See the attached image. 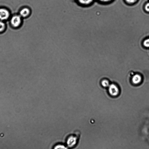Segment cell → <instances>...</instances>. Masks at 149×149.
I'll return each mask as SVG.
<instances>
[{
    "instance_id": "cell-6",
    "label": "cell",
    "mask_w": 149,
    "mask_h": 149,
    "mask_svg": "<svg viewBox=\"0 0 149 149\" xmlns=\"http://www.w3.org/2000/svg\"><path fill=\"white\" fill-rule=\"evenodd\" d=\"M31 14V11L28 8H24L21 10L20 12V15L21 17L26 18Z\"/></svg>"
},
{
    "instance_id": "cell-12",
    "label": "cell",
    "mask_w": 149,
    "mask_h": 149,
    "mask_svg": "<svg viewBox=\"0 0 149 149\" xmlns=\"http://www.w3.org/2000/svg\"><path fill=\"white\" fill-rule=\"evenodd\" d=\"M127 4L129 5H133L137 1V0H125Z\"/></svg>"
},
{
    "instance_id": "cell-4",
    "label": "cell",
    "mask_w": 149,
    "mask_h": 149,
    "mask_svg": "<svg viewBox=\"0 0 149 149\" xmlns=\"http://www.w3.org/2000/svg\"><path fill=\"white\" fill-rule=\"evenodd\" d=\"M76 3L80 6L86 7L91 5L94 0H75Z\"/></svg>"
},
{
    "instance_id": "cell-11",
    "label": "cell",
    "mask_w": 149,
    "mask_h": 149,
    "mask_svg": "<svg viewBox=\"0 0 149 149\" xmlns=\"http://www.w3.org/2000/svg\"><path fill=\"white\" fill-rule=\"evenodd\" d=\"M102 85L105 87H107L109 86V83L107 80H104L102 82Z\"/></svg>"
},
{
    "instance_id": "cell-9",
    "label": "cell",
    "mask_w": 149,
    "mask_h": 149,
    "mask_svg": "<svg viewBox=\"0 0 149 149\" xmlns=\"http://www.w3.org/2000/svg\"><path fill=\"white\" fill-rule=\"evenodd\" d=\"M6 28V26L5 23L2 21H0V32H4Z\"/></svg>"
},
{
    "instance_id": "cell-10",
    "label": "cell",
    "mask_w": 149,
    "mask_h": 149,
    "mask_svg": "<svg viewBox=\"0 0 149 149\" xmlns=\"http://www.w3.org/2000/svg\"><path fill=\"white\" fill-rule=\"evenodd\" d=\"M54 149H68L65 146L62 144H58L56 145L54 147Z\"/></svg>"
},
{
    "instance_id": "cell-7",
    "label": "cell",
    "mask_w": 149,
    "mask_h": 149,
    "mask_svg": "<svg viewBox=\"0 0 149 149\" xmlns=\"http://www.w3.org/2000/svg\"><path fill=\"white\" fill-rule=\"evenodd\" d=\"M141 76L138 75L136 74L133 76L132 78V81L135 84H138L140 83L141 81Z\"/></svg>"
},
{
    "instance_id": "cell-1",
    "label": "cell",
    "mask_w": 149,
    "mask_h": 149,
    "mask_svg": "<svg viewBox=\"0 0 149 149\" xmlns=\"http://www.w3.org/2000/svg\"><path fill=\"white\" fill-rule=\"evenodd\" d=\"M21 17L20 15H16L14 16L11 20V23L12 26L14 28H18L21 24Z\"/></svg>"
},
{
    "instance_id": "cell-14",
    "label": "cell",
    "mask_w": 149,
    "mask_h": 149,
    "mask_svg": "<svg viewBox=\"0 0 149 149\" xmlns=\"http://www.w3.org/2000/svg\"><path fill=\"white\" fill-rule=\"evenodd\" d=\"M99 2L103 3H108L112 1V0H98Z\"/></svg>"
},
{
    "instance_id": "cell-13",
    "label": "cell",
    "mask_w": 149,
    "mask_h": 149,
    "mask_svg": "<svg viewBox=\"0 0 149 149\" xmlns=\"http://www.w3.org/2000/svg\"><path fill=\"white\" fill-rule=\"evenodd\" d=\"M144 9L146 12H149V3L146 4L144 7Z\"/></svg>"
},
{
    "instance_id": "cell-3",
    "label": "cell",
    "mask_w": 149,
    "mask_h": 149,
    "mask_svg": "<svg viewBox=\"0 0 149 149\" xmlns=\"http://www.w3.org/2000/svg\"><path fill=\"white\" fill-rule=\"evenodd\" d=\"M77 137L75 136H71L68 137L66 142L68 146L70 147L75 146L77 143Z\"/></svg>"
},
{
    "instance_id": "cell-5",
    "label": "cell",
    "mask_w": 149,
    "mask_h": 149,
    "mask_svg": "<svg viewBox=\"0 0 149 149\" xmlns=\"http://www.w3.org/2000/svg\"><path fill=\"white\" fill-rule=\"evenodd\" d=\"M109 91L110 94L113 96H116L119 93V90L117 86L114 84L109 85Z\"/></svg>"
},
{
    "instance_id": "cell-2",
    "label": "cell",
    "mask_w": 149,
    "mask_h": 149,
    "mask_svg": "<svg viewBox=\"0 0 149 149\" xmlns=\"http://www.w3.org/2000/svg\"><path fill=\"white\" fill-rule=\"evenodd\" d=\"M10 14L9 11L5 8L0 9V20H7L10 17Z\"/></svg>"
},
{
    "instance_id": "cell-8",
    "label": "cell",
    "mask_w": 149,
    "mask_h": 149,
    "mask_svg": "<svg viewBox=\"0 0 149 149\" xmlns=\"http://www.w3.org/2000/svg\"><path fill=\"white\" fill-rule=\"evenodd\" d=\"M143 46L145 48H149V38L145 39L142 43Z\"/></svg>"
}]
</instances>
